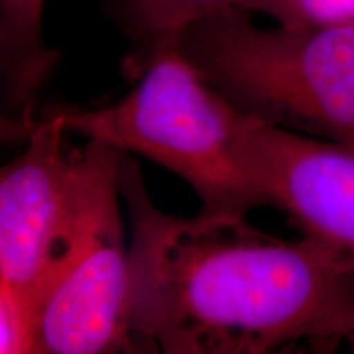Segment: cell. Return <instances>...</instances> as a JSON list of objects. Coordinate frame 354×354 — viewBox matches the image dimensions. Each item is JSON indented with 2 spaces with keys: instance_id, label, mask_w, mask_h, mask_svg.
Segmentation results:
<instances>
[{
  "instance_id": "cell-1",
  "label": "cell",
  "mask_w": 354,
  "mask_h": 354,
  "mask_svg": "<svg viewBox=\"0 0 354 354\" xmlns=\"http://www.w3.org/2000/svg\"><path fill=\"white\" fill-rule=\"evenodd\" d=\"M120 194L131 218L130 326L138 353L261 354L353 330L354 268L328 248L307 236L272 240L245 216L165 215L125 151Z\"/></svg>"
},
{
  "instance_id": "cell-2",
  "label": "cell",
  "mask_w": 354,
  "mask_h": 354,
  "mask_svg": "<svg viewBox=\"0 0 354 354\" xmlns=\"http://www.w3.org/2000/svg\"><path fill=\"white\" fill-rule=\"evenodd\" d=\"M135 69L138 84L109 107L53 112L69 133L138 153L176 172L201 196V215L245 216L266 205L233 156L234 141L254 117L212 87L176 38L140 51Z\"/></svg>"
},
{
  "instance_id": "cell-3",
  "label": "cell",
  "mask_w": 354,
  "mask_h": 354,
  "mask_svg": "<svg viewBox=\"0 0 354 354\" xmlns=\"http://www.w3.org/2000/svg\"><path fill=\"white\" fill-rule=\"evenodd\" d=\"M227 7L177 33L212 87L266 123L354 146V26L263 30Z\"/></svg>"
},
{
  "instance_id": "cell-4",
  "label": "cell",
  "mask_w": 354,
  "mask_h": 354,
  "mask_svg": "<svg viewBox=\"0 0 354 354\" xmlns=\"http://www.w3.org/2000/svg\"><path fill=\"white\" fill-rule=\"evenodd\" d=\"M68 135L46 112L25 153L0 172V284L28 299L37 317L120 194V151L97 140L74 148Z\"/></svg>"
},
{
  "instance_id": "cell-5",
  "label": "cell",
  "mask_w": 354,
  "mask_h": 354,
  "mask_svg": "<svg viewBox=\"0 0 354 354\" xmlns=\"http://www.w3.org/2000/svg\"><path fill=\"white\" fill-rule=\"evenodd\" d=\"M233 156L263 196L304 236L354 268V146L253 118Z\"/></svg>"
},
{
  "instance_id": "cell-6",
  "label": "cell",
  "mask_w": 354,
  "mask_h": 354,
  "mask_svg": "<svg viewBox=\"0 0 354 354\" xmlns=\"http://www.w3.org/2000/svg\"><path fill=\"white\" fill-rule=\"evenodd\" d=\"M38 351L138 353L130 326V261L118 205L102 216L38 310Z\"/></svg>"
},
{
  "instance_id": "cell-7",
  "label": "cell",
  "mask_w": 354,
  "mask_h": 354,
  "mask_svg": "<svg viewBox=\"0 0 354 354\" xmlns=\"http://www.w3.org/2000/svg\"><path fill=\"white\" fill-rule=\"evenodd\" d=\"M44 0H0V76L3 130L28 138L39 91L59 61L43 39Z\"/></svg>"
},
{
  "instance_id": "cell-8",
  "label": "cell",
  "mask_w": 354,
  "mask_h": 354,
  "mask_svg": "<svg viewBox=\"0 0 354 354\" xmlns=\"http://www.w3.org/2000/svg\"><path fill=\"white\" fill-rule=\"evenodd\" d=\"M241 0H112L110 12L141 51L162 39L174 38L185 26Z\"/></svg>"
},
{
  "instance_id": "cell-9",
  "label": "cell",
  "mask_w": 354,
  "mask_h": 354,
  "mask_svg": "<svg viewBox=\"0 0 354 354\" xmlns=\"http://www.w3.org/2000/svg\"><path fill=\"white\" fill-rule=\"evenodd\" d=\"M238 8L264 13L282 26H354V0H241Z\"/></svg>"
},
{
  "instance_id": "cell-10",
  "label": "cell",
  "mask_w": 354,
  "mask_h": 354,
  "mask_svg": "<svg viewBox=\"0 0 354 354\" xmlns=\"http://www.w3.org/2000/svg\"><path fill=\"white\" fill-rule=\"evenodd\" d=\"M0 353H39L37 312L28 299L7 284H0Z\"/></svg>"
},
{
  "instance_id": "cell-11",
  "label": "cell",
  "mask_w": 354,
  "mask_h": 354,
  "mask_svg": "<svg viewBox=\"0 0 354 354\" xmlns=\"http://www.w3.org/2000/svg\"><path fill=\"white\" fill-rule=\"evenodd\" d=\"M346 339L349 342V344H351V351L354 353V326H353V330L349 331V335L346 336Z\"/></svg>"
}]
</instances>
